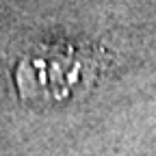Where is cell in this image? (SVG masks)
<instances>
[{
    "mask_svg": "<svg viewBox=\"0 0 156 156\" xmlns=\"http://www.w3.org/2000/svg\"><path fill=\"white\" fill-rule=\"evenodd\" d=\"M104 63L100 50L85 44H44L15 67V85L24 98L61 100L91 87Z\"/></svg>",
    "mask_w": 156,
    "mask_h": 156,
    "instance_id": "6da1fadb",
    "label": "cell"
}]
</instances>
